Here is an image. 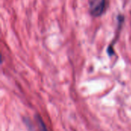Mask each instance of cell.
<instances>
[{
	"label": "cell",
	"mask_w": 131,
	"mask_h": 131,
	"mask_svg": "<svg viewBox=\"0 0 131 131\" xmlns=\"http://www.w3.org/2000/svg\"><path fill=\"white\" fill-rule=\"evenodd\" d=\"M106 6V0H89V9L91 15L94 17L101 16Z\"/></svg>",
	"instance_id": "1"
},
{
	"label": "cell",
	"mask_w": 131,
	"mask_h": 131,
	"mask_svg": "<svg viewBox=\"0 0 131 131\" xmlns=\"http://www.w3.org/2000/svg\"><path fill=\"white\" fill-rule=\"evenodd\" d=\"M37 118H38V124H39V127H40V131H48L47 130V128L45 127V124L43 122L42 119L38 116L37 117Z\"/></svg>",
	"instance_id": "2"
}]
</instances>
